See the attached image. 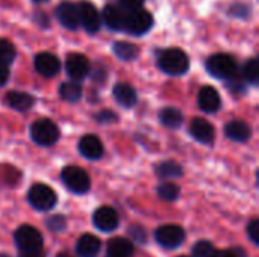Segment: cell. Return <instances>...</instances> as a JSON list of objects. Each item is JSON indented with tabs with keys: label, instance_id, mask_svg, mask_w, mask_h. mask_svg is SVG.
<instances>
[{
	"label": "cell",
	"instance_id": "1",
	"mask_svg": "<svg viewBox=\"0 0 259 257\" xmlns=\"http://www.w3.org/2000/svg\"><path fill=\"white\" fill-rule=\"evenodd\" d=\"M159 68L170 76H182L190 68V59L181 48H167L159 55Z\"/></svg>",
	"mask_w": 259,
	"mask_h": 257
},
{
	"label": "cell",
	"instance_id": "2",
	"mask_svg": "<svg viewBox=\"0 0 259 257\" xmlns=\"http://www.w3.org/2000/svg\"><path fill=\"white\" fill-rule=\"evenodd\" d=\"M206 70L217 79L229 80L237 74V62L231 55L217 53L206 61Z\"/></svg>",
	"mask_w": 259,
	"mask_h": 257
},
{
	"label": "cell",
	"instance_id": "3",
	"mask_svg": "<svg viewBox=\"0 0 259 257\" xmlns=\"http://www.w3.org/2000/svg\"><path fill=\"white\" fill-rule=\"evenodd\" d=\"M30 135L32 139L42 147H50L59 139V129L58 126L49 120V118H41L36 120L32 127H30Z\"/></svg>",
	"mask_w": 259,
	"mask_h": 257
},
{
	"label": "cell",
	"instance_id": "4",
	"mask_svg": "<svg viewBox=\"0 0 259 257\" xmlns=\"http://www.w3.org/2000/svg\"><path fill=\"white\" fill-rule=\"evenodd\" d=\"M27 198H29V203L38 211H50L55 208V204L58 201L55 191L44 183H35L29 189Z\"/></svg>",
	"mask_w": 259,
	"mask_h": 257
},
{
	"label": "cell",
	"instance_id": "5",
	"mask_svg": "<svg viewBox=\"0 0 259 257\" xmlns=\"http://www.w3.org/2000/svg\"><path fill=\"white\" fill-rule=\"evenodd\" d=\"M61 177L65 186L71 192H76V194H85L91 186L88 174L79 167H65L62 170Z\"/></svg>",
	"mask_w": 259,
	"mask_h": 257
},
{
	"label": "cell",
	"instance_id": "6",
	"mask_svg": "<svg viewBox=\"0 0 259 257\" xmlns=\"http://www.w3.org/2000/svg\"><path fill=\"white\" fill-rule=\"evenodd\" d=\"M153 26V17L146 9H138L134 12H126L124 30L131 35H144Z\"/></svg>",
	"mask_w": 259,
	"mask_h": 257
},
{
	"label": "cell",
	"instance_id": "7",
	"mask_svg": "<svg viewBox=\"0 0 259 257\" xmlns=\"http://www.w3.org/2000/svg\"><path fill=\"white\" fill-rule=\"evenodd\" d=\"M14 239L21 251H35L42 248V236L32 226H21L15 230Z\"/></svg>",
	"mask_w": 259,
	"mask_h": 257
},
{
	"label": "cell",
	"instance_id": "8",
	"mask_svg": "<svg viewBox=\"0 0 259 257\" xmlns=\"http://www.w3.org/2000/svg\"><path fill=\"white\" fill-rule=\"evenodd\" d=\"M155 238H156L158 244L165 248H178L185 239V232L179 226L167 224L156 230Z\"/></svg>",
	"mask_w": 259,
	"mask_h": 257
},
{
	"label": "cell",
	"instance_id": "9",
	"mask_svg": "<svg viewBox=\"0 0 259 257\" xmlns=\"http://www.w3.org/2000/svg\"><path fill=\"white\" fill-rule=\"evenodd\" d=\"M77 6H79L80 26H83V29L88 33H96L100 29V26H102V18H100L99 11L90 2H82Z\"/></svg>",
	"mask_w": 259,
	"mask_h": 257
},
{
	"label": "cell",
	"instance_id": "10",
	"mask_svg": "<svg viewBox=\"0 0 259 257\" xmlns=\"http://www.w3.org/2000/svg\"><path fill=\"white\" fill-rule=\"evenodd\" d=\"M56 17L59 23L70 30H76L80 26L79 6L73 2H61L56 8Z\"/></svg>",
	"mask_w": 259,
	"mask_h": 257
},
{
	"label": "cell",
	"instance_id": "11",
	"mask_svg": "<svg viewBox=\"0 0 259 257\" xmlns=\"http://www.w3.org/2000/svg\"><path fill=\"white\" fill-rule=\"evenodd\" d=\"M65 71L74 82L82 80L90 73V62L83 55L71 53L65 61Z\"/></svg>",
	"mask_w": 259,
	"mask_h": 257
},
{
	"label": "cell",
	"instance_id": "12",
	"mask_svg": "<svg viewBox=\"0 0 259 257\" xmlns=\"http://www.w3.org/2000/svg\"><path fill=\"white\" fill-rule=\"evenodd\" d=\"M102 21L105 23V26L111 30L120 32L124 30V24H126V12L118 6V5H106L102 11L100 15Z\"/></svg>",
	"mask_w": 259,
	"mask_h": 257
},
{
	"label": "cell",
	"instance_id": "13",
	"mask_svg": "<svg viewBox=\"0 0 259 257\" xmlns=\"http://www.w3.org/2000/svg\"><path fill=\"white\" fill-rule=\"evenodd\" d=\"M94 226L102 232H114L118 227V215L109 206H102L94 212Z\"/></svg>",
	"mask_w": 259,
	"mask_h": 257
},
{
	"label": "cell",
	"instance_id": "14",
	"mask_svg": "<svg viewBox=\"0 0 259 257\" xmlns=\"http://www.w3.org/2000/svg\"><path fill=\"white\" fill-rule=\"evenodd\" d=\"M35 68L36 71L44 76V77H53L59 73L61 70V62L59 59L49 53V52H44V53H38L36 58H35Z\"/></svg>",
	"mask_w": 259,
	"mask_h": 257
},
{
	"label": "cell",
	"instance_id": "15",
	"mask_svg": "<svg viewBox=\"0 0 259 257\" xmlns=\"http://www.w3.org/2000/svg\"><path fill=\"white\" fill-rule=\"evenodd\" d=\"M199 106L202 111L205 112H217L222 106V98L220 94L215 88L212 86H203L199 91V97H197Z\"/></svg>",
	"mask_w": 259,
	"mask_h": 257
},
{
	"label": "cell",
	"instance_id": "16",
	"mask_svg": "<svg viewBox=\"0 0 259 257\" xmlns=\"http://www.w3.org/2000/svg\"><path fill=\"white\" fill-rule=\"evenodd\" d=\"M191 135L196 141L202 144H211L215 138V130L211 123L203 118H196L191 123Z\"/></svg>",
	"mask_w": 259,
	"mask_h": 257
},
{
	"label": "cell",
	"instance_id": "17",
	"mask_svg": "<svg viewBox=\"0 0 259 257\" xmlns=\"http://www.w3.org/2000/svg\"><path fill=\"white\" fill-rule=\"evenodd\" d=\"M79 150L87 159L96 161L103 155V144L96 135H85L79 141Z\"/></svg>",
	"mask_w": 259,
	"mask_h": 257
},
{
	"label": "cell",
	"instance_id": "18",
	"mask_svg": "<svg viewBox=\"0 0 259 257\" xmlns=\"http://www.w3.org/2000/svg\"><path fill=\"white\" fill-rule=\"evenodd\" d=\"M100 239L94 235H82L76 242V253L79 257H96L100 251Z\"/></svg>",
	"mask_w": 259,
	"mask_h": 257
},
{
	"label": "cell",
	"instance_id": "19",
	"mask_svg": "<svg viewBox=\"0 0 259 257\" xmlns=\"http://www.w3.org/2000/svg\"><path fill=\"white\" fill-rule=\"evenodd\" d=\"M112 95H114L115 101L123 108H132V106H135V103L138 100L135 89L127 83H117L114 86Z\"/></svg>",
	"mask_w": 259,
	"mask_h": 257
},
{
	"label": "cell",
	"instance_id": "20",
	"mask_svg": "<svg viewBox=\"0 0 259 257\" xmlns=\"http://www.w3.org/2000/svg\"><path fill=\"white\" fill-rule=\"evenodd\" d=\"M226 135L229 139L237 141V142H246L250 135H252V129L247 123L237 120V121H231L226 126Z\"/></svg>",
	"mask_w": 259,
	"mask_h": 257
},
{
	"label": "cell",
	"instance_id": "21",
	"mask_svg": "<svg viewBox=\"0 0 259 257\" xmlns=\"http://www.w3.org/2000/svg\"><path fill=\"white\" fill-rule=\"evenodd\" d=\"M6 103L9 108L15 109V111H27L29 108H32L33 105V97L27 92H21V91H11L6 95Z\"/></svg>",
	"mask_w": 259,
	"mask_h": 257
},
{
	"label": "cell",
	"instance_id": "22",
	"mask_svg": "<svg viewBox=\"0 0 259 257\" xmlns=\"http://www.w3.org/2000/svg\"><path fill=\"white\" fill-rule=\"evenodd\" d=\"M108 257H134V245L124 238H114L108 242Z\"/></svg>",
	"mask_w": 259,
	"mask_h": 257
},
{
	"label": "cell",
	"instance_id": "23",
	"mask_svg": "<svg viewBox=\"0 0 259 257\" xmlns=\"http://www.w3.org/2000/svg\"><path fill=\"white\" fill-rule=\"evenodd\" d=\"M159 120L165 127L170 129H178L184 123V115L179 109L176 108H165L159 114Z\"/></svg>",
	"mask_w": 259,
	"mask_h": 257
},
{
	"label": "cell",
	"instance_id": "24",
	"mask_svg": "<svg viewBox=\"0 0 259 257\" xmlns=\"http://www.w3.org/2000/svg\"><path fill=\"white\" fill-rule=\"evenodd\" d=\"M112 50L117 55V58H120L121 61H134L140 53L138 47L135 44H132V42H127V41L115 42Z\"/></svg>",
	"mask_w": 259,
	"mask_h": 257
},
{
	"label": "cell",
	"instance_id": "25",
	"mask_svg": "<svg viewBox=\"0 0 259 257\" xmlns=\"http://www.w3.org/2000/svg\"><path fill=\"white\" fill-rule=\"evenodd\" d=\"M59 95L65 101H77L82 97V86L77 82H65L59 86Z\"/></svg>",
	"mask_w": 259,
	"mask_h": 257
},
{
	"label": "cell",
	"instance_id": "26",
	"mask_svg": "<svg viewBox=\"0 0 259 257\" xmlns=\"http://www.w3.org/2000/svg\"><path fill=\"white\" fill-rule=\"evenodd\" d=\"M158 176L165 177V179H173L182 176V167L176 164L175 161H165L158 165Z\"/></svg>",
	"mask_w": 259,
	"mask_h": 257
},
{
	"label": "cell",
	"instance_id": "27",
	"mask_svg": "<svg viewBox=\"0 0 259 257\" xmlns=\"http://www.w3.org/2000/svg\"><path fill=\"white\" fill-rule=\"evenodd\" d=\"M15 47L11 41L0 38V65H9L15 59Z\"/></svg>",
	"mask_w": 259,
	"mask_h": 257
},
{
	"label": "cell",
	"instance_id": "28",
	"mask_svg": "<svg viewBox=\"0 0 259 257\" xmlns=\"http://www.w3.org/2000/svg\"><path fill=\"white\" fill-rule=\"evenodd\" d=\"M243 77L244 80H247L249 83L252 85H256L259 80V62L256 58H252L249 59L246 64H244V68H243Z\"/></svg>",
	"mask_w": 259,
	"mask_h": 257
},
{
	"label": "cell",
	"instance_id": "29",
	"mask_svg": "<svg viewBox=\"0 0 259 257\" xmlns=\"http://www.w3.org/2000/svg\"><path fill=\"white\" fill-rule=\"evenodd\" d=\"M158 195L162 198V200H167V201H173L179 197V186L171 183V182H167V183H162L159 185L158 188Z\"/></svg>",
	"mask_w": 259,
	"mask_h": 257
},
{
	"label": "cell",
	"instance_id": "30",
	"mask_svg": "<svg viewBox=\"0 0 259 257\" xmlns=\"http://www.w3.org/2000/svg\"><path fill=\"white\" fill-rule=\"evenodd\" d=\"M214 253H215V248L209 241H199L193 248L194 257H212Z\"/></svg>",
	"mask_w": 259,
	"mask_h": 257
},
{
	"label": "cell",
	"instance_id": "31",
	"mask_svg": "<svg viewBox=\"0 0 259 257\" xmlns=\"http://www.w3.org/2000/svg\"><path fill=\"white\" fill-rule=\"evenodd\" d=\"M144 0H118V6L124 12H134L138 9H143Z\"/></svg>",
	"mask_w": 259,
	"mask_h": 257
},
{
	"label": "cell",
	"instance_id": "32",
	"mask_svg": "<svg viewBox=\"0 0 259 257\" xmlns=\"http://www.w3.org/2000/svg\"><path fill=\"white\" fill-rule=\"evenodd\" d=\"M47 227L50 230H53V232H61L65 227V220L62 217H59V215L52 217V218L47 220Z\"/></svg>",
	"mask_w": 259,
	"mask_h": 257
},
{
	"label": "cell",
	"instance_id": "33",
	"mask_svg": "<svg viewBox=\"0 0 259 257\" xmlns=\"http://www.w3.org/2000/svg\"><path fill=\"white\" fill-rule=\"evenodd\" d=\"M129 233H131V236H132L138 244H144V242H146V232H144L143 227H140V226H132L131 230H129Z\"/></svg>",
	"mask_w": 259,
	"mask_h": 257
},
{
	"label": "cell",
	"instance_id": "34",
	"mask_svg": "<svg viewBox=\"0 0 259 257\" xmlns=\"http://www.w3.org/2000/svg\"><path fill=\"white\" fill-rule=\"evenodd\" d=\"M247 233H249V236H250L252 242L258 245L259 244V221L258 220H253V221L249 224V227H247Z\"/></svg>",
	"mask_w": 259,
	"mask_h": 257
},
{
	"label": "cell",
	"instance_id": "35",
	"mask_svg": "<svg viewBox=\"0 0 259 257\" xmlns=\"http://www.w3.org/2000/svg\"><path fill=\"white\" fill-rule=\"evenodd\" d=\"M97 120H99V123H103V124H106V123H111V121H114V120H117V117H115V114L114 112H111V111H102L99 115H97Z\"/></svg>",
	"mask_w": 259,
	"mask_h": 257
},
{
	"label": "cell",
	"instance_id": "36",
	"mask_svg": "<svg viewBox=\"0 0 259 257\" xmlns=\"http://www.w3.org/2000/svg\"><path fill=\"white\" fill-rule=\"evenodd\" d=\"M9 80V68L6 65H0V86L6 85Z\"/></svg>",
	"mask_w": 259,
	"mask_h": 257
},
{
	"label": "cell",
	"instance_id": "37",
	"mask_svg": "<svg viewBox=\"0 0 259 257\" xmlns=\"http://www.w3.org/2000/svg\"><path fill=\"white\" fill-rule=\"evenodd\" d=\"M20 257H46L41 250H35V251H21Z\"/></svg>",
	"mask_w": 259,
	"mask_h": 257
},
{
	"label": "cell",
	"instance_id": "38",
	"mask_svg": "<svg viewBox=\"0 0 259 257\" xmlns=\"http://www.w3.org/2000/svg\"><path fill=\"white\" fill-rule=\"evenodd\" d=\"M212 257H238L235 254V251L231 250H223V251H215Z\"/></svg>",
	"mask_w": 259,
	"mask_h": 257
},
{
	"label": "cell",
	"instance_id": "39",
	"mask_svg": "<svg viewBox=\"0 0 259 257\" xmlns=\"http://www.w3.org/2000/svg\"><path fill=\"white\" fill-rule=\"evenodd\" d=\"M56 257H73V256H70V254H67V253H59Z\"/></svg>",
	"mask_w": 259,
	"mask_h": 257
},
{
	"label": "cell",
	"instance_id": "40",
	"mask_svg": "<svg viewBox=\"0 0 259 257\" xmlns=\"http://www.w3.org/2000/svg\"><path fill=\"white\" fill-rule=\"evenodd\" d=\"M33 3H46V2H49V0H32Z\"/></svg>",
	"mask_w": 259,
	"mask_h": 257
},
{
	"label": "cell",
	"instance_id": "41",
	"mask_svg": "<svg viewBox=\"0 0 259 257\" xmlns=\"http://www.w3.org/2000/svg\"><path fill=\"white\" fill-rule=\"evenodd\" d=\"M0 257H9V256H6V254H0Z\"/></svg>",
	"mask_w": 259,
	"mask_h": 257
},
{
	"label": "cell",
	"instance_id": "42",
	"mask_svg": "<svg viewBox=\"0 0 259 257\" xmlns=\"http://www.w3.org/2000/svg\"><path fill=\"white\" fill-rule=\"evenodd\" d=\"M179 257H187V256H179Z\"/></svg>",
	"mask_w": 259,
	"mask_h": 257
}]
</instances>
